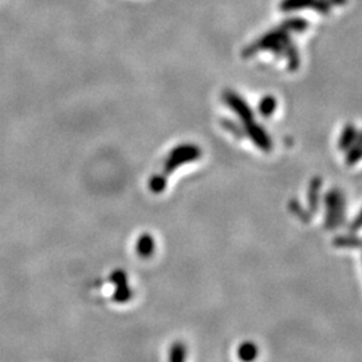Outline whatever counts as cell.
<instances>
[{"instance_id":"cell-3","label":"cell","mask_w":362,"mask_h":362,"mask_svg":"<svg viewBox=\"0 0 362 362\" xmlns=\"http://www.w3.org/2000/svg\"><path fill=\"white\" fill-rule=\"evenodd\" d=\"M184 360V347L176 345L172 353V362H183Z\"/></svg>"},{"instance_id":"cell-1","label":"cell","mask_w":362,"mask_h":362,"mask_svg":"<svg viewBox=\"0 0 362 362\" xmlns=\"http://www.w3.org/2000/svg\"><path fill=\"white\" fill-rule=\"evenodd\" d=\"M238 354H239L240 361L251 362L255 360V357L258 354V350H257V347L254 344L247 342V344H243L239 348V353Z\"/></svg>"},{"instance_id":"cell-4","label":"cell","mask_w":362,"mask_h":362,"mask_svg":"<svg viewBox=\"0 0 362 362\" xmlns=\"http://www.w3.org/2000/svg\"><path fill=\"white\" fill-rule=\"evenodd\" d=\"M361 223H362V216H361Z\"/></svg>"},{"instance_id":"cell-2","label":"cell","mask_w":362,"mask_h":362,"mask_svg":"<svg viewBox=\"0 0 362 362\" xmlns=\"http://www.w3.org/2000/svg\"><path fill=\"white\" fill-rule=\"evenodd\" d=\"M152 250H153V240L149 238V236H144L140 239V243H138V251L143 257H148L152 254Z\"/></svg>"}]
</instances>
